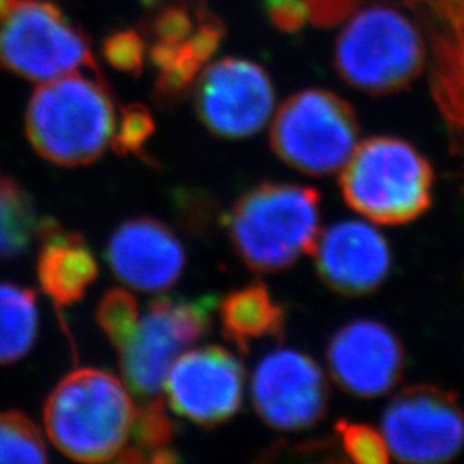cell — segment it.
I'll use <instances>...</instances> for the list:
<instances>
[{
    "mask_svg": "<svg viewBox=\"0 0 464 464\" xmlns=\"http://www.w3.org/2000/svg\"><path fill=\"white\" fill-rule=\"evenodd\" d=\"M136 411L128 389L112 373L80 368L53 389L44 420L50 440L67 458L103 463L122 454Z\"/></svg>",
    "mask_w": 464,
    "mask_h": 464,
    "instance_id": "obj_1",
    "label": "cell"
},
{
    "mask_svg": "<svg viewBox=\"0 0 464 464\" xmlns=\"http://www.w3.org/2000/svg\"><path fill=\"white\" fill-rule=\"evenodd\" d=\"M227 231L243 264L276 274L312 255L320 234V193L293 183H264L232 205Z\"/></svg>",
    "mask_w": 464,
    "mask_h": 464,
    "instance_id": "obj_2",
    "label": "cell"
},
{
    "mask_svg": "<svg viewBox=\"0 0 464 464\" xmlns=\"http://www.w3.org/2000/svg\"><path fill=\"white\" fill-rule=\"evenodd\" d=\"M116 128V107L105 84L80 72L42 83L26 114L30 143L57 166L97 160L112 143Z\"/></svg>",
    "mask_w": 464,
    "mask_h": 464,
    "instance_id": "obj_3",
    "label": "cell"
},
{
    "mask_svg": "<svg viewBox=\"0 0 464 464\" xmlns=\"http://www.w3.org/2000/svg\"><path fill=\"white\" fill-rule=\"evenodd\" d=\"M339 186L349 207L383 226L408 224L431 205L433 169L404 140L368 138L341 169Z\"/></svg>",
    "mask_w": 464,
    "mask_h": 464,
    "instance_id": "obj_4",
    "label": "cell"
},
{
    "mask_svg": "<svg viewBox=\"0 0 464 464\" xmlns=\"http://www.w3.org/2000/svg\"><path fill=\"white\" fill-rule=\"evenodd\" d=\"M334 64L353 88L387 95L408 88L420 76L425 47L408 17L389 7H370L351 16L339 34Z\"/></svg>",
    "mask_w": 464,
    "mask_h": 464,
    "instance_id": "obj_5",
    "label": "cell"
},
{
    "mask_svg": "<svg viewBox=\"0 0 464 464\" xmlns=\"http://www.w3.org/2000/svg\"><path fill=\"white\" fill-rule=\"evenodd\" d=\"M358 134V119L346 100L327 90H304L277 111L270 145L282 162L299 172L329 176L346 166Z\"/></svg>",
    "mask_w": 464,
    "mask_h": 464,
    "instance_id": "obj_6",
    "label": "cell"
},
{
    "mask_svg": "<svg viewBox=\"0 0 464 464\" xmlns=\"http://www.w3.org/2000/svg\"><path fill=\"white\" fill-rule=\"evenodd\" d=\"M0 67L40 83L80 67L99 72L86 36L49 0H17L0 16Z\"/></svg>",
    "mask_w": 464,
    "mask_h": 464,
    "instance_id": "obj_7",
    "label": "cell"
},
{
    "mask_svg": "<svg viewBox=\"0 0 464 464\" xmlns=\"http://www.w3.org/2000/svg\"><path fill=\"white\" fill-rule=\"evenodd\" d=\"M214 303L210 296L159 298L140 316L133 335L119 351L126 383L141 404L162 401L170 366L210 329Z\"/></svg>",
    "mask_w": 464,
    "mask_h": 464,
    "instance_id": "obj_8",
    "label": "cell"
},
{
    "mask_svg": "<svg viewBox=\"0 0 464 464\" xmlns=\"http://www.w3.org/2000/svg\"><path fill=\"white\" fill-rule=\"evenodd\" d=\"M382 435L401 463H448L464 448L463 406L439 385H410L389 402Z\"/></svg>",
    "mask_w": 464,
    "mask_h": 464,
    "instance_id": "obj_9",
    "label": "cell"
},
{
    "mask_svg": "<svg viewBox=\"0 0 464 464\" xmlns=\"http://www.w3.org/2000/svg\"><path fill=\"white\" fill-rule=\"evenodd\" d=\"M276 90L264 67L226 57L199 72L195 107L199 121L218 138L241 140L266 128Z\"/></svg>",
    "mask_w": 464,
    "mask_h": 464,
    "instance_id": "obj_10",
    "label": "cell"
},
{
    "mask_svg": "<svg viewBox=\"0 0 464 464\" xmlns=\"http://www.w3.org/2000/svg\"><path fill=\"white\" fill-rule=\"evenodd\" d=\"M251 398L268 427L304 430L327 413L329 383L314 358L296 349H279L256 366Z\"/></svg>",
    "mask_w": 464,
    "mask_h": 464,
    "instance_id": "obj_11",
    "label": "cell"
},
{
    "mask_svg": "<svg viewBox=\"0 0 464 464\" xmlns=\"http://www.w3.org/2000/svg\"><path fill=\"white\" fill-rule=\"evenodd\" d=\"M245 379V366L229 349L205 346L174 362L164 389L176 415L199 427H217L239 411Z\"/></svg>",
    "mask_w": 464,
    "mask_h": 464,
    "instance_id": "obj_12",
    "label": "cell"
},
{
    "mask_svg": "<svg viewBox=\"0 0 464 464\" xmlns=\"http://www.w3.org/2000/svg\"><path fill=\"white\" fill-rule=\"evenodd\" d=\"M406 353L394 332L377 320H353L332 335L327 363L332 379L354 398L391 392L404 373Z\"/></svg>",
    "mask_w": 464,
    "mask_h": 464,
    "instance_id": "obj_13",
    "label": "cell"
},
{
    "mask_svg": "<svg viewBox=\"0 0 464 464\" xmlns=\"http://www.w3.org/2000/svg\"><path fill=\"white\" fill-rule=\"evenodd\" d=\"M312 255L320 279L344 296H363L377 291L392 264L387 239L360 220L337 222L320 231Z\"/></svg>",
    "mask_w": 464,
    "mask_h": 464,
    "instance_id": "obj_14",
    "label": "cell"
},
{
    "mask_svg": "<svg viewBox=\"0 0 464 464\" xmlns=\"http://www.w3.org/2000/svg\"><path fill=\"white\" fill-rule=\"evenodd\" d=\"M107 260L122 284L155 293L181 277L186 253L179 237L166 224L155 218H131L114 232Z\"/></svg>",
    "mask_w": 464,
    "mask_h": 464,
    "instance_id": "obj_15",
    "label": "cell"
},
{
    "mask_svg": "<svg viewBox=\"0 0 464 464\" xmlns=\"http://www.w3.org/2000/svg\"><path fill=\"white\" fill-rule=\"evenodd\" d=\"M38 239V279L44 293L57 306H69L83 298L86 289L99 276L93 253L82 236L64 231L57 222L42 220Z\"/></svg>",
    "mask_w": 464,
    "mask_h": 464,
    "instance_id": "obj_16",
    "label": "cell"
},
{
    "mask_svg": "<svg viewBox=\"0 0 464 464\" xmlns=\"http://www.w3.org/2000/svg\"><path fill=\"white\" fill-rule=\"evenodd\" d=\"M218 314L224 337L241 353H248L260 339H282L285 329V312L262 282L229 293L220 301Z\"/></svg>",
    "mask_w": 464,
    "mask_h": 464,
    "instance_id": "obj_17",
    "label": "cell"
},
{
    "mask_svg": "<svg viewBox=\"0 0 464 464\" xmlns=\"http://www.w3.org/2000/svg\"><path fill=\"white\" fill-rule=\"evenodd\" d=\"M454 36H439L431 74L433 97L448 124L452 150L464 159V13H448Z\"/></svg>",
    "mask_w": 464,
    "mask_h": 464,
    "instance_id": "obj_18",
    "label": "cell"
},
{
    "mask_svg": "<svg viewBox=\"0 0 464 464\" xmlns=\"http://www.w3.org/2000/svg\"><path fill=\"white\" fill-rule=\"evenodd\" d=\"M38 310L32 289L0 282V365L21 360L34 344Z\"/></svg>",
    "mask_w": 464,
    "mask_h": 464,
    "instance_id": "obj_19",
    "label": "cell"
},
{
    "mask_svg": "<svg viewBox=\"0 0 464 464\" xmlns=\"http://www.w3.org/2000/svg\"><path fill=\"white\" fill-rule=\"evenodd\" d=\"M40 226L26 189L9 178H0V262L14 260L30 248Z\"/></svg>",
    "mask_w": 464,
    "mask_h": 464,
    "instance_id": "obj_20",
    "label": "cell"
},
{
    "mask_svg": "<svg viewBox=\"0 0 464 464\" xmlns=\"http://www.w3.org/2000/svg\"><path fill=\"white\" fill-rule=\"evenodd\" d=\"M150 61L159 72L155 90L159 97L164 100H174L184 95L198 80L203 66L188 42H153L150 49Z\"/></svg>",
    "mask_w": 464,
    "mask_h": 464,
    "instance_id": "obj_21",
    "label": "cell"
},
{
    "mask_svg": "<svg viewBox=\"0 0 464 464\" xmlns=\"http://www.w3.org/2000/svg\"><path fill=\"white\" fill-rule=\"evenodd\" d=\"M45 461V442L34 421L17 411L0 413V463Z\"/></svg>",
    "mask_w": 464,
    "mask_h": 464,
    "instance_id": "obj_22",
    "label": "cell"
},
{
    "mask_svg": "<svg viewBox=\"0 0 464 464\" xmlns=\"http://www.w3.org/2000/svg\"><path fill=\"white\" fill-rule=\"evenodd\" d=\"M205 11L207 9L203 0L164 4L151 13L149 34L155 42L183 44L197 30L199 16Z\"/></svg>",
    "mask_w": 464,
    "mask_h": 464,
    "instance_id": "obj_23",
    "label": "cell"
},
{
    "mask_svg": "<svg viewBox=\"0 0 464 464\" xmlns=\"http://www.w3.org/2000/svg\"><path fill=\"white\" fill-rule=\"evenodd\" d=\"M97 320L100 327L111 339V343L117 349H121L130 341L138 325V320H140L138 303L128 291L112 289L102 299L99 312H97Z\"/></svg>",
    "mask_w": 464,
    "mask_h": 464,
    "instance_id": "obj_24",
    "label": "cell"
},
{
    "mask_svg": "<svg viewBox=\"0 0 464 464\" xmlns=\"http://www.w3.org/2000/svg\"><path fill=\"white\" fill-rule=\"evenodd\" d=\"M335 431L341 448L351 461L360 464H383L389 461V448L381 431L366 423L339 420Z\"/></svg>",
    "mask_w": 464,
    "mask_h": 464,
    "instance_id": "obj_25",
    "label": "cell"
},
{
    "mask_svg": "<svg viewBox=\"0 0 464 464\" xmlns=\"http://www.w3.org/2000/svg\"><path fill=\"white\" fill-rule=\"evenodd\" d=\"M155 131V122L151 112L145 105H128L122 109L121 126L116 128V134L112 140V145L117 153L126 155H143L145 143L149 141L150 136Z\"/></svg>",
    "mask_w": 464,
    "mask_h": 464,
    "instance_id": "obj_26",
    "label": "cell"
},
{
    "mask_svg": "<svg viewBox=\"0 0 464 464\" xmlns=\"http://www.w3.org/2000/svg\"><path fill=\"white\" fill-rule=\"evenodd\" d=\"M145 42L134 30H122L103 42V55L111 66L131 74H140L145 66Z\"/></svg>",
    "mask_w": 464,
    "mask_h": 464,
    "instance_id": "obj_27",
    "label": "cell"
},
{
    "mask_svg": "<svg viewBox=\"0 0 464 464\" xmlns=\"http://www.w3.org/2000/svg\"><path fill=\"white\" fill-rule=\"evenodd\" d=\"M306 16L318 28H332L353 16L360 0H303Z\"/></svg>",
    "mask_w": 464,
    "mask_h": 464,
    "instance_id": "obj_28",
    "label": "cell"
},
{
    "mask_svg": "<svg viewBox=\"0 0 464 464\" xmlns=\"http://www.w3.org/2000/svg\"><path fill=\"white\" fill-rule=\"evenodd\" d=\"M268 21L284 34H296L306 21V9L303 0H262Z\"/></svg>",
    "mask_w": 464,
    "mask_h": 464,
    "instance_id": "obj_29",
    "label": "cell"
}]
</instances>
